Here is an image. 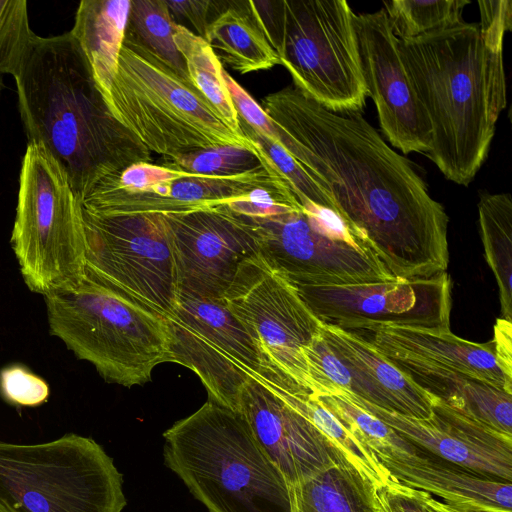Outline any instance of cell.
I'll return each mask as SVG.
<instances>
[{
    "instance_id": "6da1fadb",
    "label": "cell",
    "mask_w": 512,
    "mask_h": 512,
    "mask_svg": "<svg viewBox=\"0 0 512 512\" xmlns=\"http://www.w3.org/2000/svg\"><path fill=\"white\" fill-rule=\"evenodd\" d=\"M263 110L279 143L332 198L349 228L395 278L447 271L448 223L412 163L355 111H332L295 86L268 94Z\"/></svg>"
},
{
    "instance_id": "7a4b0ae2",
    "label": "cell",
    "mask_w": 512,
    "mask_h": 512,
    "mask_svg": "<svg viewBox=\"0 0 512 512\" xmlns=\"http://www.w3.org/2000/svg\"><path fill=\"white\" fill-rule=\"evenodd\" d=\"M28 143H42L81 201L101 180L151 152L110 111L70 32L36 36L15 78Z\"/></svg>"
},
{
    "instance_id": "3957f363",
    "label": "cell",
    "mask_w": 512,
    "mask_h": 512,
    "mask_svg": "<svg viewBox=\"0 0 512 512\" xmlns=\"http://www.w3.org/2000/svg\"><path fill=\"white\" fill-rule=\"evenodd\" d=\"M400 57L431 126L425 153L448 180L467 186L488 156L506 106L503 52L477 23L399 40Z\"/></svg>"
},
{
    "instance_id": "277c9868",
    "label": "cell",
    "mask_w": 512,
    "mask_h": 512,
    "mask_svg": "<svg viewBox=\"0 0 512 512\" xmlns=\"http://www.w3.org/2000/svg\"><path fill=\"white\" fill-rule=\"evenodd\" d=\"M163 437L165 465L209 512H291L290 486L239 412L208 400Z\"/></svg>"
},
{
    "instance_id": "5b68a950",
    "label": "cell",
    "mask_w": 512,
    "mask_h": 512,
    "mask_svg": "<svg viewBox=\"0 0 512 512\" xmlns=\"http://www.w3.org/2000/svg\"><path fill=\"white\" fill-rule=\"evenodd\" d=\"M106 104L150 152L167 159L217 146L254 149L190 80L126 34Z\"/></svg>"
},
{
    "instance_id": "8992f818",
    "label": "cell",
    "mask_w": 512,
    "mask_h": 512,
    "mask_svg": "<svg viewBox=\"0 0 512 512\" xmlns=\"http://www.w3.org/2000/svg\"><path fill=\"white\" fill-rule=\"evenodd\" d=\"M44 300L49 333L107 382L143 385L169 362L165 318L118 292L86 278Z\"/></svg>"
},
{
    "instance_id": "52a82bcc",
    "label": "cell",
    "mask_w": 512,
    "mask_h": 512,
    "mask_svg": "<svg viewBox=\"0 0 512 512\" xmlns=\"http://www.w3.org/2000/svg\"><path fill=\"white\" fill-rule=\"evenodd\" d=\"M10 244L34 293L75 289L86 279L81 201L42 143L29 142L22 159Z\"/></svg>"
},
{
    "instance_id": "ba28073f",
    "label": "cell",
    "mask_w": 512,
    "mask_h": 512,
    "mask_svg": "<svg viewBox=\"0 0 512 512\" xmlns=\"http://www.w3.org/2000/svg\"><path fill=\"white\" fill-rule=\"evenodd\" d=\"M123 476L91 438L0 441V505L8 512H122Z\"/></svg>"
},
{
    "instance_id": "9c48e42d",
    "label": "cell",
    "mask_w": 512,
    "mask_h": 512,
    "mask_svg": "<svg viewBox=\"0 0 512 512\" xmlns=\"http://www.w3.org/2000/svg\"><path fill=\"white\" fill-rule=\"evenodd\" d=\"M300 204L266 217H246L261 256L291 284L346 286L397 279L336 211L306 200Z\"/></svg>"
},
{
    "instance_id": "30bf717a",
    "label": "cell",
    "mask_w": 512,
    "mask_h": 512,
    "mask_svg": "<svg viewBox=\"0 0 512 512\" xmlns=\"http://www.w3.org/2000/svg\"><path fill=\"white\" fill-rule=\"evenodd\" d=\"M81 210L86 278L168 317L179 296L172 237L164 216Z\"/></svg>"
},
{
    "instance_id": "8fae6325",
    "label": "cell",
    "mask_w": 512,
    "mask_h": 512,
    "mask_svg": "<svg viewBox=\"0 0 512 512\" xmlns=\"http://www.w3.org/2000/svg\"><path fill=\"white\" fill-rule=\"evenodd\" d=\"M280 64L294 86L332 111L360 112L364 84L354 12L344 0H284Z\"/></svg>"
},
{
    "instance_id": "7c38bea8",
    "label": "cell",
    "mask_w": 512,
    "mask_h": 512,
    "mask_svg": "<svg viewBox=\"0 0 512 512\" xmlns=\"http://www.w3.org/2000/svg\"><path fill=\"white\" fill-rule=\"evenodd\" d=\"M259 188L295 196L269 164L238 175L216 176L142 162L101 180L81 200V207L97 214L166 215L225 205Z\"/></svg>"
},
{
    "instance_id": "4fadbf2b",
    "label": "cell",
    "mask_w": 512,
    "mask_h": 512,
    "mask_svg": "<svg viewBox=\"0 0 512 512\" xmlns=\"http://www.w3.org/2000/svg\"><path fill=\"white\" fill-rule=\"evenodd\" d=\"M165 321L169 362L196 373L209 400L237 411L244 385L266 357L257 339L222 301L179 298Z\"/></svg>"
},
{
    "instance_id": "5bb4252c",
    "label": "cell",
    "mask_w": 512,
    "mask_h": 512,
    "mask_svg": "<svg viewBox=\"0 0 512 512\" xmlns=\"http://www.w3.org/2000/svg\"><path fill=\"white\" fill-rule=\"evenodd\" d=\"M222 302L268 358L313 392L305 349L321 333L323 323L293 284L258 252L239 265Z\"/></svg>"
},
{
    "instance_id": "9a60e30c",
    "label": "cell",
    "mask_w": 512,
    "mask_h": 512,
    "mask_svg": "<svg viewBox=\"0 0 512 512\" xmlns=\"http://www.w3.org/2000/svg\"><path fill=\"white\" fill-rule=\"evenodd\" d=\"M296 288L323 324L346 331L381 327L451 331L452 282L447 271L382 283Z\"/></svg>"
},
{
    "instance_id": "2e32d148",
    "label": "cell",
    "mask_w": 512,
    "mask_h": 512,
    "mask_svg": "<svg viewBox=\"0 0 512 512\" xmlns=\"http://www.w3.org/2000/svg\"><path fill=\"white\" fill-rule=\"evenodd\" d=\"M163 216L172 237L178 299L222 301L239 265L259 252L253 224L226 204Z\"/></svg>"
},
{
    "instance_id": "e0dca14e",
    "label": "cell",
    "mask_w": 512,
    "mask_h": 512,
    "mask_svg": "<svg viewBox=\"0 0 512 512\" xmlns=\"http://www.w3.org/2000/svg\"><path fill=\"white\" fill-rule=\"evenodd\" d=\"M354 28L367 96L373 100L382 132L403 153H426L431 126L400 57L399 39L384 8L354 14Z\"/></svg>"
},
{
    "instance_id": "ac0fdd59",
    "label": "cell",
    "mask_w": 512,
    "mask_h": 512,
    "mask_svg": "<svg viewBox=\"0 0 512 512\" xmlns=\"http://www.w3.org/2000/svg\"><path fill=\"white\" fill-rule=\"evenodd\" d=\"M339 391L414 446L484 476L511 482L512 437L458 413L436 397L431 417L418 419Z\"/></svg>"
},
{
    "instance_id": "d6986e66",
    "label": "cell",
    "mask_w": 512,
    "mask_h": 512,
    "mask_svg": "<svg viewBox=\"0 0 512 512\" xmlns=\"http://www.w3.org/2000/svg\"><path fill=\"white\" fill-rule=\"evenodd\" d=\"M237 412L290 487L335 464L350 463L309 420L255 378L244 385Z\"/></svg>"
},
{
    "instance_id": "ffe728a7",
    "label": "cell",
    "mask_w": 512,
    "mask_h": 512,
    "mask_svg": "<svg viewBox=\"0 0 512 512\" xmlns=\"http://www.w3.org/2000/svg\"><path fill=\"white\" fill-rule=\"evenodd\" d=\"M399 484L466 512H512L511 482L484 476L417 447L375 454Z\"/></svg>"
},
{
    "instance_id": "44dd1931",
    "label": "cell",
    "mask_w": 512,
    "mask_h": 512,
    "mask_svg": "<svg viewBox=\"0 0 512 512\" xmlns=\"http://www.w3.org/2000/svg\"><path fill=\"white\" fill-rule=\"evenodd\" d=\"M353 332L383 355L409 357L458 371L512 394V369L500 360L493 340L476 343L451 331L434 332L408 327Z\"/></svg>"
},
{
    "instance_id": "7402d4cb",
    "label": "cell",
    "mask_w": 512,
    "mask_h": 512,
    "mask_svg": "<svg viewBox=\"0 0 512 512\" xmlns=\"http://www.w3.org/2000/svg\"><path fill=\"white\" fill-rule=\"evenodd\" d=\"M383 356L429 395L458 413L512 437V394L461 372L428 362L399 355Z\"/></svg>"
},
{
    "instance_id": "603a6c76",
    "label": "cell",
    "mask_w": 512,
    "mask_h": 512,
    "mask_svg": "<svg viewBox=\"0 0 512 512\" xmlns=\"http://www.w3.org/2000/svg\"><path fill=\"white\" fill-rule=\"evenodd\" d=\"M321 334L374 388L382 400L383 409L418 419L431 417L435 397L370 343L354 332L333 325L323 324Z\"/></svg>"
},
{
    "instance_id": "cb8c5ba5",
    "label": "cell",
    "mask_w": 512,
    "mask_h": 512,
    "mask_svg": "<svg viewBox=\"0 0 512 512\" xmlns=\"http://www.w3.org/2000/svg\"><path fill=\"white\" fill-rule=\"evenodd\" d=\"M255 379L309 420L378 490L395 482L373 452L360 444L309 389L296 382L274 362L266 360Z\"/></svg>"
},
{
    "instance_id": "d4e9b609",
    "label": "cell",
    "mask_w": 512,
    "mask_h": 512,
    "mask_svg": "<svg viewBox=\"0 0 512 512\" xmlns=\"http://www.w3.org/2000/svg\"><path fill=\"white\" fill-rule=\"evenodd\" d=\"M130 5L129 0H82L69 31L105 102L124 42Z\"/></svg>"
},
{
    "instance_id": "484cf974",
    "label": "cell",
    "mask_w": 512,
    "mask_h": 512,
    "mask_svg": "<svg viewBox=\"0 0 512 512\" xmlns=\"http://www.w3.org/2000/svg\"><path fill=\"white\" fill-rule=\"evenodd\" d=\"M225 5L209 23L204 35L220 62L240 74L268 70L280 64L249 1H229Z\"/></svg>"
},
{
    "instance_id": "4316f807",
    "label": "cell",
    "mask_w": 512,
    "mask_h": 512,
    "mask_svg": "<svg viewBox=\"0 0 512 512\" xmlns=\"http://www.w3.org/2000/svg\"><path fill=\"white\" fill-rule=\"evenodd\" d=\"M291 512H380L377 487L352 464H335L290 487Z\"/></svg>"
},
{
    "instance_id": "83f0119b",
    "label": "cell",
    "mask_w": 512,
    "mask_h": 512,
    "mask_svg": "<svg viewBox=\"0 0 512 512\" xmlns=\"http://www.w3.org/2000/svg\"><path fill=\"white\" fill-rule=\"evenodd\" d=\"M480 235L499 290L502 319L512 321V200L509 193L481 195Z\"/></svg>"
},
{
    "instance_id": "f1b7e54d",
    "label": "cell",
    "mask_w": 512,
    "mask_h": 512,
    "mask_svg": "<svg viewBox=\"0 0 512 512\" xmlns=\"http://www.w3.org/2000/svg\"><path fill=\"white\" fill-rule=\"evenodd\" d=\"M174 43L180 52L193 86L205 97L226 126L243 136L220 62L207 41L185 26L175 24Z\"/></svg>"
},
{
    "instance_id": "f546056e",
    "label": "cell",
    "mask_w": 512,
    "mask_h": 512,
    "mask_svg": "<svg viewBox=\"0 0 512 512\" xmlns=\"http://www.w3.org/2000/svg\"><path fill=\"white\" fill-rule=\"evenodd\" d=\"M174 25L165 0H132L125 34L182 78L190 80L174 43Z\"/></svg>"
},
{
    "instance_id": "4dcf8cb0",
    "label": "cell",
    "mask_w": 512,
    "mask_h": 512,
    "mask_svg": "<svg viewBox=\"0 0 512 512\" xmlns=\"http://www.w3.org/2000/svg\"><path fill=\"white\" fill-rule=\"evenodd\" d=\"M469 0H391L384 10L399 40L413 39L462 21Z\"/></svg>"
},
{
    "instance_id": "1f68e13d",
    "label": "cell",
    "mask_w": 512,
    "mask_h": 512,
    "mask_svg": "<svg viewBox=\"0 0 512 512\" xmlns=\"http://www.w3.org/2000/svg\"><path fill=\"white\" fill-rule=\"evenodd\" d=\"M314 395L360 444L374 454L417 450L416 446L402 438L377 417L353 403L341 391Z\"/></svg>"
},
{
    "instance_id": "d6a6232c",
    "label": "cell",
    "mask_w": 512,
    "mask_h": 512,
    "mask_svg": "<svg viewBox=\"0 0 512 512\" xmlns=\"http://www.w3.org/2000/svg\"><path fill=\"white\" fill-rule=\"evenodd\" d=\"M239 124L243 136L251 142L258 155L289 185L299 202L306 200L338 213L332 198L280 143L258 134L240 119Z\"/></svg>"
},
{
    "instance_id": "836d02e7",
    "label": "cell",
    "mask_w": 512,
    "mask_h": 512,
    "mask_svg": "<svg viewBox=\"0 0 512 512\" xmlns=\"http://www.w3.org/2000/svg\"><path fill=\"white\" fill-rule=\"evenodd\" d=\"M162 165L195 174L231 176L265 167L266 163L255 148L217 146L167 159Z\"/></svg>"
},
{
    "instance_id": "e575fe53",
    "label": "cell",
    "mask_w": 512,
    "mask_h": 512,
    "mask_svg": "<svg viewBox=\"0 0 512 512\" xmlns=\"http://www.w3.org/2000/svg\"><path fill=\"white\" fill-rule=\"evenodd\" d=\"M28 19L26 0H0V74L15 79L36 38Z\"/></svg>"
},
{
    "instance_id": "d590c367",
    "label": "cell",
    "mask_w": 512,
    "mask_h": 512,
    "mask_svg": "<svg viewBox=\"0 0 512 512\" xmlns=\"http://www.w3.org/2000/svg\"><path fill=\"white\" fill-rule=\"evenodd\" d=\"M0 393L10 404L36 407L50 395L48 383L22 364H12L0 371Z\"/></svg>"
},
{
    "instance_id": "8d00e7d4",
    "label": "cell",
    "mask_w": 512,
    "mask_h": 512,
    "mask_svg": "<svg viewBox=\"0 0 512 512\" xmlns=\"http://www.w3.org/2000/svg\"><path fill=\"white\" fill-rule=\"evenodd\" d=\"M223 76L239 119L258 134L279 143L277 129L261 105L225 69Z\"/></svg>"
},
{
    "instance_id": "74e56055",
    "label": "cell",
    "mask_w": 512,
    "mask_h": 512,
    "mask_svg": "<svg viewBox=\"0 0 512 512\" xmlns=\"http://www.w3.org/2000/svg\"><path fill=\"white\" fill-rule=\"evenodd\" d=\"M478 5L484 43L493 51L503 52L504 35L512 28V1L480 0Z\"/></svg>"
},
{
    "instance_id": "f35d334b",
    "label": "cell",
    "mask_w": 512,
    "mask_h": 512,
    "mask_svg": "<svg viewBox=\"0 0 512 512\" xmlns=\"http://www.w3.org/2000/svg\"><path fill=\"white\" fill-rule=\"evenodd\" d=\"M253 15L278 57L282 49L285 30V2L249 1Z\"/></svg>"
},
{
    "instance_id": "ab89813d",
    "label": "cell",
    "mask_w": 512,
    "mask_h": 512,
    "mask_svg": "<svg viewBox=\"0 0 512 512\" xmlns=\"http://www.w3.org/2000/svg\"><path fill=\"white\" fill-rule=\"evenodd\" d=\"M221 3L211 0L166 1L174 23L177 20L189 22L198 32L197 35L202 38H204L207 26L214 19L212 16L214 12H221L219 8Z\"/></svg>"
},
{
    "instance_id": "60d3db41",
    "label": "cell",
    "mask_w": 512,
    "mask_h": 512,
    "mask_svg": "<svg viewBox=\"0 0 512 512\" xmlns=\"http://www.w3.org/2000/svg\"><path fill=\"white\" fill-rule=\"evenodd\" d=\"M378 493L388 512H426L412 489L396 481L378 490Z\"/></svg>"
},
{
    "instance_id": "b9f144b4",
    "label": "cell",
    "mask_w": 512,
    "mask_h": 512,
    "mask_svg": "<svg viewBox=\"0 0 512 512\" xmlns=\"http://www.w3.org/2000/svg\"><path fill=\"white\" fill-rule=\"evenodd\" d=\"M412 491L426 512H466L442 502L427 492L417 489H412Z\"/></svg>"
},
{
    "instance_id": "7bdbcfd3",
    "label": "cell",
    "mask_w": 512,
    "mask_h": 512,
    "mask_svg": "<svg viewBox=\"0 0 512 512\" xmlns=\"http://www.w3.org/2000/svg\"><path fill=\"white\" fill-rule=\"evenodd\" d=\"M378 495H379V493H378ZM379 501H380V506H381L380 512H388V510L385 508V506L381 502L380 497H379Z\"/></svg>"
},
{
    "instance_id": "ee69618b",
    "label": "cell",
    "mask_w": 512,
    "mask_h": 512,
    "mask_svg": "<svg viewBox=\"0 0 512 512\" xmlns=\"http://www.w3.org/2000/svg\"><path fill=\"white\" fill-rule=\"evenodd\" d=\"M0 512H8V511L0 505Z\"/></svg>"
},
{
    "instance_id": "f6af8a7d",
    "label": "cell",
    "mask_w": 512,
    "mask_h": 512,
    "mask_svg": "<svg viewBox=\"0 0 512 512\" xmlns=\"http://www.w3.org/2000/svg\"><path fill=\"white\" fill-rule=\"evenodd\" d=\"M1 88H2V84H1V79H0V93H1Z\"/></svg>"
}]
</instances>
